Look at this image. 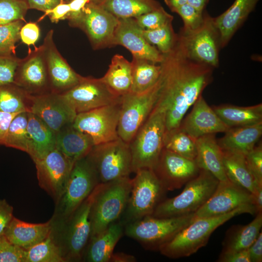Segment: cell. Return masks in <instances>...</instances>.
I'll return each mask as SVG.
<instances>
[{
  "label": "cell",
  "instance_id": "20",
  "mask_svg": "<svg viewBox=\"0 0 262 262\" xmlns=\"http://www.w3.org/2000/svg\"><path fill=\"white\" fill-rule=\"evenodd\" d=\"M246 205H254L251 193L229 180L219 181L212 196L195 213V218L221 215Z\"/></svg>",
  "mask_w": 262,
  "mask_h": 262
},
{
  "label": "cell",
  "instance_id": "46",
  "mask_svg": "<svg viewBox=\"0 0 262 262\" xmlns=\"http://www.w3.org/2000/svg\"><path fill=\"white\" fill-rule=\"evenodd\" d=\"M0 262H26V250L0 236Z\"/></svg>",
  "mask_w": 262,
  "mask_h": 262
},
{
  "label": "cell",
  "instance_id": "6",
  "mask_svg": "<svg viewBox=\"0 0 262 262\" xmlns=\"http://www.w3.org/2000/svg\"><path fill=\"white\" fill-rule=\"evenodd\" d=\"M195 218V213L172 217L147 216L126 224L124 232L145 248L158 250Z\"/></svg>",
  "mask_w": 262,
  "mask_h": 262
},
{
  "label": "cell",
  "instance_id": "45",
  "mask_svg": "<svg viewBox=\"0 0 262 262\" xmlns=\"http://www.w3.org/2000/svg\"><path fill=\"white\" fill-rule=\"evenodd\" d=\"M177 13L182 18L184 26L181 30L192 31L198 28L202 24L204 12H200L188 3L176 9Z\"/></svg>",
  "mask_w": 262,
  "mask_h": 262
},
{
  "label": "cell",
  "instance_id": "43",
  "mask_svg": "<svg viewBox=\"0 0 262 262\" xmlns=\"http://www.w3.org/2000/svg\"><path fill=\"white\" fill-rule=\"evenodd\" d=\"M28 9L25 0H0V25L24 21Z\"/></svg>",
  "mask_w": 262,
  "mask_h": 262
},
{
  "label": "cell",
  "instance_id": "15",
  "mask_svg": "<svg viewBox=\"0 0 262 262\" xmlns=\"http://www.w3.org/2000/svg\"><path fill=\"white\" fill-rule=\"evenodd\" d=\"M34 163L40 187L56 203L64 193L74 164L56 147Z\"/></svg>",
  "mask_w": 262,
  "mask_h": 262
},
{
  "label": "cell",
  "instance_id": "48",
  "mask_svg": "<svg viewBox=\"0 0 262 262\" xmlns=\"http://www.w3.org/2000/svg\"><path fill=\"white\" fill-rule=\"evenodd\" d=\"M20 59L15 55H0V85L14 82V78Z\"/></svg>",
  "mask_w": 262,
  "mask_h": 262
},
{
  "label": "cell",
  "instance_id": "32",
  "mask_svg": "<svg viewBox=\"0 0 262 262\" xmlns=\"http://www.w3.org/2000/svg\"><path fill=\"white\" fill-rule=\"evenodd\" d=\"M213 109L230 128L262 122V103L247 107L223 104L214 106Z\"/></svg>",
  "mask_w": 262,
  "mask_h": 262
},
{
  "label": "cell",
  "instance_id": "52",
  "mask_svg": "<svg viewBox=\"0 0 262 262\" xmlns=\"http://www.w3.org/2000/svg\"><path fill=\"white\" fill-rule=\"evenodd\" d=\"M217 261L219 262H250L248 249L227 253H220Z\"/></svg>",
  "mask_w": 262,
  "mask_h": 262
},
{
  "label": "cell",
  "instance_id": "1",
  "mask_svg": "<svg viewBox=\"0 0 262 262\" xmlns=\"http://www.w3.org/2000/svg\"><path fill=\"white\" fill-rule=\"evenodd\" d=\"M160 65L161 87L155 107L165 113L168 131L180 127L186 112L212 81L213 68L189 58L177 40L164 54Z\"/></svg>",
  "mask_w": 262,
  "mask_h": 262
},
{
  "label": "cell",
  "instance_id": "58",
  "mask_svg": "<svg viewBox=\"0 0 262 262\" xmlns=\"http://www.w3.org/2000/svg\"><path fill=\"white\" fill-rule=\"evenodd\" d=\"M253 195L254 197V205L256 209V214H257L259 213L262 212V185H256L255 191Z\"/></svg>",
  "mask_w": 262,
  "mask_h": 262
},
{
  "label": "cell",
  "instance_id": "23",
  "mask_svg": "<svg viewBox=\"0 0 262 262\" xmlns=\"http://www.w3.org/2000/svg\"><path fill=\"white\" fill-rule=\"evenodd\" d=\"M180 127L195 140L207 134L225 132L230 128L202 96L193 105L191 112L182 121Z\"/></svg>",
  "mask_w": 262,
  "mask_h": 262
},
{
  "label": "cell",
  "instance_id": "42",
  "mask_svg": "<svg viewBox=\"0 0 262 262\" xmlns=\"http://www.w3.org/2000/svg\"><path fill=\"white\" fill-rule=\"evenodd\" d=\"M23 20L14 21L0 25V55H14L16 43L20 39L19 32Z\"/></svg>",
  "mask_w": 262,
  "mask_h": 262
},
{
  "label": "cell",
  "instance_id": "36",
  "mask_svg": "<svg viewBox=\"0 0 262 262\" xmlns=\"http://www.w3.org/2000/svg\"><path fill=\"white\" fill-rule=\"evenodd\" d=\"M31 95L14 82L0 85V111L9 114L29 112Z\"/></svg>",
  "mask_w": 262,
  "mask_h": 262
},
{
  "label": "cell",
  "instance_id": "37",
  "mask_svg": "<svg viewBox=\"0 0 262 262\" xmlns=\"http://www.w3.org/2000/svg\"><path fill=\"white\" fill-rule=\"evenodd\" d=\"M100 5L118 18L136 17L160 7L150 0H102Z\"/></svg>",
  "mask_w": 262,
  "mask_h": 262
},
{
  "label": "cell",
  "instance_id": "12",
  "mask_svg": "<svg viewBox=\"0 0 262 262\" xmlns=\"http://www.w3.org/2000/svg\"><path fill=\"white\" fill-rule=\"evenodd\" d=\"M120 102L78 114L72 125L89 136L95 145L116 140Z\"/></svg>",
  "mask_w": 262,
  "mask_h": 262
},
{
  "label": "cell",
  "instance_id": "44",
  "mask_svg": "<svg viewBox=\"0 0 262 262\" xmlns=\"http://www.w3.org/2000/svg\"><path fill=\"white\" fill-rule=\"evenodd\" d=\"M173 16L161 8L135 17L137 25L144 30H153L171 22Z\"/></svg>",
  "mask_w": 262,
  "mask_h": 262
},
{
  "label": "cell",
  "instance_id": "56",
  "mask_svg": "<svg viewBox=\"0 0 262 262\" xmlns=\"http://www.w3.org/2000/svg\"><path fill=\"white\" fill-rule=\"evenodd\" d=\"M91 0H71L68 3L70 12L67 18L71 21L77 18L85 5Z\"/></svg>",
  "mask_w": 262,
  "mask_h": 262
},
{
  "label": "cell",
  "instance_id": "22",
  "mask_svg": "<svg viewBox=\"0 0 262 262\" xmlns=\"http://www.w3.org/2000/svg\"><path fill=\"white\" fill-rule=\"evenodd\" d=\"M53 30L49 31L43 44L51 92L61 94L78 84L82 76L69 66L58 50L53 39Z\"/></svg>",
  "mask_w": 262,
  "mask_h": 262
},
{
  "label": "cell",
  "instance_id": "27",
  "mask_svg": "<svg viewBox=\"0 0 262 262\" xmlns=\"http://www.w3.org/2000/svg\"><path fill=\"white\" fill-rule=\"evenodd\" d=\"M91 138L73 126L68 125L56 133V147L74 164L86 157L94 146Z\"/></svg>",
  "mask_w": 262,
  "mask_h": 262
},
{
  "label": "cell",
  "instance_id": "60",
  "mask_svg": "<svg viewBox=\"0 0 262 262\" xmlns=\"http://www.w3.org/2000/svg\"><path fill=\"white\" fill-rule=\"evenodd\" d=\"M164 1L173 12L187 3V0H164Z\"/></svg>",
  "mask_w": 262,
  "mask_h": 262
},
{
  "label": "cell",
  "instance_id": "50",
  "mask_svg": "<svg viewBox=\"0 0 262 262\" xmlns=\"http://www.w3.org/2000/svg\"><path fill=\"white\" fill-rule=\"evenodd\" d=\"M13 208L5 199L0 200V236L3 233L14 217Z\"/></svg>",
  "mask_w": 262,
  "mask_h": 262
},
{
  "label": "cell",
  "instance_id": "47",
  "mask_svg": "<svg viewBox=\"0 0 262 262\" xmlns=\"http://www.w3.org/2000/svg\"><path fill=\"white\" fill-rule=\"evenodd\" d=\"M248 168L255 182L262 185V147L255 146L245 155Z\"/></svg>",
  "mask_w": 262,
  "mask_h": 262
},
{
  "label": "cell",
  "instance_id": "39",
  "mask_svg": "<svg viewBox=\"0 0 262 262\" xmlns=\"http://www.w3.org/2000/svg\"><path fill=\"white\" fill-rule=\"evenodd\" d=\"M66 261L62 249L55 241L52 231L44 240L26 250V262Z\"/></svg>",
  "mask_w": 262,
  "mask_h": 262
},
{
  "label": "cell",
  "instance_id": "4",
  "mask_svg": "<svg viewBox=\"0 0 262 262\" xmlns=\"http://www.w3.org/2000/svg\"><path fill=\"white\" fill-rule=\"evenodd\" d=\"M219 181L209 172L200 169L196 176L185 184L180 194L161 201L151 216L172 217L195 213L212 196Z\"/></svg>",
  "mask_w": 262,
  "mask_h": 262
},
{
  "label": "cell",
  "instance_id": "51",
  "mask_svg": "<svg viewBox=\"0 0 262 262\" xmlns=\"http://www.w3.org/2000/svg\"><path fill=\"white\" fill-rule=\"evenodd\" d=\"M69 12L70 7L68 3L62 2L51 10L45 12L44 15L40 18V20L48 15L49 16L51 22H57L60 20L67 18Z\"/></svg>",
  "mask_w": 262,
  "mask_h": 262
},
{
  "label": "cell",
  "instance_id": "34",
  "mask_svg": "<svg viewBox=\"0 0 262 262\" xmlns=\"http://www.w3.org/2000/svg\"><path fill=\"white\" fill-rule=\"evenodd\" d=\"M132 72L131 62L116 54L113 57L108 71L101 79L114 92L122 96L130 92Z\"/></svg>",
  "mask_w": 262,
  "mask_h": 262
},
{
  "label": "cell",
  "instance_id": "26",
  "mask_svg": "<svg viewBox=\"0 0 262 262\" xmlns=\"http://www.w3.org/2000/svg\"><path fill=\"white\" fill-rule=\"evenodd\" d=\"M259 0H235L223 13L213 18L220 34L221 48L225 47L255 9Z\"/></svg>",
  "mask_w": 262,
  "mask_h": 262
},
{
  "label": "cell",
  "instance_id": "53",
  "mask_svg": "<svg viewBox=\"0 0 262 262\" xmlns=\"http://www.w3.org/2000/svg\"><path fill=\"white\" fill-rule=\"evenodd\" d=\"M28 9H34L44 12L51 10L64 0H25Z\"/></svg>",
  "mask_w": 262,
  "mask_h": 262
},
{
  "label": "cell",
  "instance_id": "25",
  "mask_svg": "<svg viewBox=\"0 0 262 262\" xmlns=\"http://www.w3.org/2000/svg\"><path fill=\"white\" fill-rule=\"evenodd\" d=\"M196 164L200 169L209 172L219 181H229L224 168L223 152L214 134H207L196 140Z\"/></svg>",
  "mask_w": 262,
  "mask_h": 262
},
{
  "label": "cell",
  "instance_id": "14",
  "mask_svg": "<svg viewBox=\"0 0 262 262\" xmlns=\"http://www.w3.org/2000/svg\"><path fill=\"white\" fill-rule=\"evenodd\" d=\"M61 94L77 114L119 102L121 98L101 78L90 77H82L78 84Z\"/></svg>",
  "mask_w": 262,
  "mask_h": 262
},
{
  "label": "cell",
  "instance_id": "55",
  "mask_svg": "<svg viewBox=\"0 0 262 262\" xmlns=\"http://www.w3.org/2000/svg\"><path fill=\"white\" fill-rule=\"evenodd\" d=\"M17 114H9L0 111V146L4 145L9 126L12 119Z\"/></svg>",
  "mask_w": 262,
  "mask_h": 262
},
{
  "label": "cell",
  "instance_id": "8",
  "mask_svg": "<svg viewBox=\"0 0 262 262\" xmlns=\"http://www.w3.org/2000/svg\"><path fill=\"white\" fill-rule=\"evenodd\" d=\"M135 173L123 225L151 215L166 191L153 169L143 168Z\"/></svg>",
  "mask_w": 262,
  "mask_h": 262
},
{
  "label": "cell",
  "instance_id": "40",
  "mask_svg": "<svg viewBox=\"0 0 262 262\" xmlns=\"http://www.w3.org/2000/svg\"><path fill=\"white\" fill-rule=\"evenodd\" d=\"M28 112L16 115L9 126L4 145L28 153L30 140L27 130Z\"/></svg>",
  "mask_w": 262,
  "mask_h": 262
},
{
  "label": "cell",
  "instance_id": "11",
  "mask_svg": "<svg viewBox=\"0 0 262 262\" xmlns=\"http://www.w3.org/2000/svg\"><path fill=\"white\" fill-rule=\"evenodd\" d=\"M177 40L190 59L213 68L218 66L220 34L213 17L206 12L200 26L192 31L181 30Z\"/></svg>",
  "mask_w": 262,
  "mask_h": 262
},
{
  "label": "cell",
  "instance_id": "54",
  "mask_svg": "<svg viewBox=\"0 0 262 262\" xmlns=\"http://www.w3.org/2000/svg\"><path fill=\"white\" fill-rule=\"evenodd\" d=\"M250 262L262 261V233L260 232L258 237L248 248Z\"/></svg>",
  "mask_w": 262,
  "mask_h": 262
},
{
  "label": "cell",
  "instance_id": "24",
  "mask_svg": "<svg viewBox=\"0 0 262 262\" xmlns=\"http://www.w3.org/2000/svg\"><path fill=\"white\" fill-rule=\"evenodd\" d=\"M52 219L43 223H31L14 216L3 235L13 244L27 250L44 240L52 231Z\"/></svg>",
  "mask_w": 262,
  "mask_h": 262
},
{
  "label": "cell",
  "instance_id": "9",
  "mask_svg": "<svg viewBox=\"0 0 262 262\" xmlns=\"http://www.w3.org/2000/svg\"><path fill=\"white\" fill-rule=\"evenodd\" d=\"M98 183L94 169L86 156L76 161L64 193L56 203L55 218L66 224Z\"/></svg>",
  "mask_w": 262,
  "mask_h": 262
},
{
  "label": "cell",
  "instance_id": "38",
  "mask_svg": "<svg viewBox=\"0 0 262 262\" xmlns=\"http://www.w3.org/2000/svg\"><path fill=\"white\" fill-rule=\"evenodd\" d=\"M164 148L190 160L196 158V140L180 127L165 131Z\"/></svg>",
  "mask_w": 262,
  "mask_h": 262
},
{
  "label": "cell",
  "instance_id": "31",
  "mask_svg": "<svg viewBox=\"0 0 262 262\" xmlns=\"http://www.w3.org/2000/svg\"><path fill=\"white\" fill-rule=\"evenodd\" d=\"M262 227V212L256 214L247 225L232 226L226 232L221 253L247 249L258 237Z\"/></svg>",
  "mask_w": 262,
  "mask_h": 262
},
{
  "label": "cell",
  "instance_id": "35",
  "mask_svg": "<svg viewBox=\"0 0 262 262\" xmlns=\"http://www.w3.org/2000/svg\"><path fill=\"white\" fill-rule=\"evenodd\" d=\"M132 84L130 92L142 93L152 87L158 81L161 73V65L157 66L149 61L133 58Z\"/></svg>",
  "mask_w": 262,
  "mask_h": 262
},
{
  "label": "cell",
  "instance_id": "57",
  "mask_svg": "<svg viewBox=\"0 0 262 262\" xmlns=\"http://www.w3.org/2000/svg\"><path fill=\"white\" fill-rule=\"evenodd\" d=\"M109 262H135L136 258L131 255L124 252L114 253L111 256Z\"/></svg>",
  "mask_w": 262,
  "mask_h": 262
},
{
  "label": "cell",
  "instance_id": "33",
  "mask_svg": "<svg viewBox=\"0 0 262 262\" xmlns=\"http://www.w3.org/2000/svg\"><path fill=\"white\" fill-rule=\"evenodd\" d=\"M223 164L228 180L253 195L257 184L251 174L244 154L223 151Z\"/></svg>",
  "mask_w": 262,
  "mask_h": 262
},
{
  "label": "cell",
  "instance_id": "17",
  "mask_svg": "<svg viewBox=\"0 0 262 262\" xmlns=\"http://www.w3.org/2000/svg\"><path fill=\"white\" fill-rule=\"evenodd\" d=\"M91 1L85 5L79 16L70 22L81 28L95 48L111 44L118 18L100 4Z\"/></svg>",
  "mask_w": 262,
  "mask_h": 262
},
{
  "label": "cell",
  "instance_id": "5",
  "mask_svg": "<svg viewBox=\"0 0 262 262\" xmlns=\"http://www.w3.org/2000/svg\"><path fill=\"white\" fill-rule=\"evenodd\" d=\"M131 179L127 177L101 183L90 212V238L99 233L123 214L130 196Z\"/></svg>",
  "mask_w": 262,
  "mask_h": 262
},
{
  "label": "cell",
  "instance_id": "21",
  "mask_svg": "<svg viewBox=\"0 0 262 262\" xmlns=\"http://www.w3.org/2000/svg\"><path fill=\"white\" fill-rule=\"evenodd\" d=\"M142 30L132 18H118L112 44L124 46L134 58L161 63L164 54L146 40Z\"/></svg>",
  "mask_w": 262,
  "mask_h": 262
},
{
  "label": "cell",
  "instance_id": "3",
  "mask_svg": "<svg viewBox=\"0 0 262 262\" xmlns=\"http://www.w3.org/2000/svg\"><path fill=\"white\" fill-rule=\"evenodd\" d=\"M165 131V113L154 107L129 143L132 172L154 169L164 148Z\"/></svg>",
  "mask_w": 262,
  "mask_h": 262
},
{
  "label": "cell",
  "instance_id": "18",
  "mask_svg": "<svg viewBox=\"0 0 262 262\" xmlns=\"http://www.w3.org/2000/svg\"><path fill=\"white\" fill-rule=\"evenodd\" d=\"M195 160L163 148L153 170L165 191L180 188L200 171Z\"/></svg>",
  "mask_w": 262,
  "mask_h": 262
},
{
  "label": "cell",
  "instance_id": "49",
  "mask_svg": "<svg viewBox=\"0 0 262 262\" xmlns=\"http://www.w3.org/2000/svg\"><path fill=\"white\" fill-rule=\"evenodd\" d=\"M40 29L38 25L34 22H28L23 25L19 32V37L25 44L34 45L40 36Z\"/></svg>",
  "mask_w": 262,
  "mask_h": 262
},
{
  "label": "cell",
  "instance_id": "29",
  "mask_svg": "<svg viewBox=\"0 0 262 262\" xmlns=\"http://www.w3.org/2000/svg\"><path fill=\"white\" fill-rule=\"evenodd\" d=\"M217 141L223 151L246 155L255 146L262 134V122L229 128Z\"/></svg>",
  "mask_w": 262,
  "mask_h": 262
},
{
  "label": "cell",
  "instance_id": "28",
  "mask_svg": "<svg viewBox=\"0 0 262 262\" xmlns=\"http://www.w3.org/2000/svg\"><path fill=\"white\" fill-rule=\"evenodd\" d=\"M27 130L30 140L28 154L34 162L56 147V133L31 112H28Z\"/></svg>",
  "mask_w": 262,
  "mask_h": 262
},
{
  "label": "cell",
  "instance_id": "13",
  "mask_svg": "<svg viewBox=\"0 0 262 262\" xmlns=\"http://www.w3.org/2000/svg\"><path fill=\"white\" fill-rule=\"evenodd\" d=\"M101 183H98L66 223L63 249L66 261L81 260L91 235L90 212Z\"/></svg>",
  "mask_w": 262,
  "mask_h": 262
},
{
  "label": "cell",
  "instance_id": "16",
  "mask_svg": "<svg viewBox=\"0 0 262 262\" xmlns=\"http://www.w3.org/2000/svg\"><path fill=\"white\" fill-rule=\"evenodd\" d=\"M14 83L32 96L51 92L43 45L30 50L28 55L20 60Z\"/></svg>",
  "mask_w": 262,
  "mask_h": 262
},
{
  "label": "cell",
  "instance_id": "2",
  "mask_svg": "<svg viewBox=\"0 0 262 262\" xmlns=\"http://www.w3.org/2000/svg\"><path fill=\"white\" fill-rule=\"evenodd\" d=\"M245 213L256 214L255 206L246 205L221 215L195 218L158 250L162 255L172 259L188 257L205 246L218 227L233 217Z\"/></svg>",
  "mask_w": 262,
  "mask_h": 262
},
{
  "label": "cell",
  "instance_id": "41",
  "mask_svg": "<svg viewBox=\"0 0 262 262\" xmlns=\"http://www.w3.org/2000/svg\"><path fill=\"white\" fill-rule=\"evenodd\" d=\"M142 34L150 44L157 47L163 54L168 53L175 46L178 36L173 32L171 23L153 30H142Z\"/></svg>",
  "mask_w": 262,
  "mask_h": 262
},
{
  "label": "cell",
  "instance_id": "7",
  "mask_svg": "<svg viewBox=\"0 0 262 262\" xmlns=\"http://www.w3.org/2000/svg\"><path fill=\"white\" fill-rule=\"evenodd\" d=\"M86 157L99 183H107L129 177L132 172L129 144L119 137L94 145Z\"/></svg>",
  "mask_w": 262,
  "mask_h": 262
},
{
  "label": "cell",
  "instance_id": "10",
  "mask_svg": "<svg viewBox=\"0 0 262 262\" xmlns=\"http://www.w3.org/2000/svg\"><path fill=\"white\" fill-rule=\"evenodd\" d=\"M160 78L150 89L142 93L129 92L121 96L117 127L118 137L129 144L147 118L157 101Z\"/></svg>",
  "mask_w": 262,
  "mask_h": 262
},
{
  "label": "cell",
  "instance_id": "19",
  "mask_svg": "<svg viewBox=\"0 0 262 262\" xmlns=\"http://www.w3.org/2000/svg\"><path fill=\"white\" fill-rule=\"evenodd\" d=\"M29 112L37 116L55 133L72 124L77 115L61 94L53 92L31 95Z\"/></svg>",
  "mask_w": 262,
  "mask_h": 262
},
{
  "label": "cell",
  "instance_id": "30",
  "mask_svg": "<svg viewBox=\"0 0 262 262\" xmlns=\"http://www.w3.org/2000/svg\"><path fill=\"white\" fill-rule=\"evenodd\" d=\"M123 224L115 222L90 238L85 255L89 262H109L117 243L123 233Z\"/></svg>",
  "mask_w": 262,
  "mask_h": 262
},
{
  "label": "cell",
  "instance_id": "59",
  "mask_svg": "<svg viewBox=\"0 0 262 262\" xmlns=\"http://www.w3.org/2000/svg\"><path fill=\"white\" fill-rule=\"evenodd\" d=\"M209 0H187V3L200 12H204Z\"/></svg>",
  "mask_w": 262,
  "mask_h": 262
}]
</instances>
